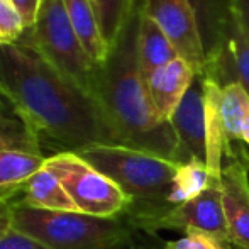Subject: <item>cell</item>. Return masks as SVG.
Returning <instances> with one entry per match:
<instances>
[{"label": "cell", "mask_w": 249, "mask_h": 249, "mask_svg": "<svg viewBox=\"0 0 249 249\" xmlns=\"http://www.w3.org/2000/svg\"><path fill=\"white\" fill-rule=\"evenodd\" d=\"M232 244L226 239H220L205 232H185L175 241H164V249H231Z\"/></svg>", "instance_id": "22"}, {"label": "cell", "mask_w": 249, "mask_h": 249, "mask_svg": "<svg viewBox=\"0 0 249 249\" xmlns=\"http://www.w3.org/2000/svg\"><path fill=\"white\" fill-rule=\"evenodd\" d=\"M46 163L41 153L17 148H0V202L12 203L36 171Z\"/></svg>", "instance_id": "13"}, {"label": "cell", "mask_w": 249, "mask_h": 249, "mask_svg": "<svg viewBox=\"0 0 249 249\" xmlns=\"http://www.w3.org/2000/svg\"><path fill=\"white\" fill-rule=\"evenodd\" d=\"M12 114H17L16 108H14L12 104L5 99V95L0 92V115H12ZM17 115H19V114H17Z\"/></svg>", "instance_id": "28"}, {"label": "cell", "mask_w": 249, "mask_h": 249, "mask_svg": "<svg viewBox=\"0 0 249 249\" xmlns=\"http://www.w3.org/2000/svg\"><path fill=\"white\" fill-rule=\"evenodd\" d=\"M219 110L229 141L232 144H244L241 141V132L244 122L249 117V93L237 83L220 89Z\"/></svg>", "instance_id": "19"}, {"label": "cell", "mask_w": 249, "mask_h": 249, "mask_svg": "<svg viewBox=\"0 0 249 249\" xmlns=\"http://www.w3.org/2000/svg\"><path fill=\"white\" fill-rule=\"evenodd\" d=\"M220 192L231 244L249 249V153L244 144L224 160Z\"/></svg>", "instance_id": "8"}, {"label": "cell", "mask_w": 249, "mask_h": 249, "mask_svg": "<svg viewBox=\"0 0 249 249\" xmlns=\"http://www.w3.org/2000/svg\"><path fill=\"white\" fill-rule=\"evenodd\" d=\"M197 75L194 66L178 56L146 78L149 97L161 119L170 121Z\"/></svg>", "instance_id": "12"}, {"label": "cell", "mask_w": 249, "mask_h": 249, "mask_svg": "<svg viewBox=\"0 0 249 249\" xmlns=\"http://www.w3.org/2000/svg\"><path fill=\"white\" fill-rule=\"evenodd\" d=\"M65 5L68 10L70 22L83 50L97 66L102 65L107 59L108 46L102 34L93 0H65Z\"/></svg>", "instance_id": "14"}, {"label": "cell", "mask_w": 249, "mask_h": 249, "mask_svg": "<svg viewBox=\"0 0 249 249\" xmlns=\"http://www.w3.org/2000/svg\"><path fill=\"white\" fill-rule=\"evenodd\" d=\"M10 229V203L0 202V237Z\"/></svg>", "instance_id": "27"}, {"label": "cell", "mask_w": 249, "mask_h": 249, "mask_svg": "<svg viewBox=\"0 0 249 249\" xmlns=\"http://www.w3.org/2000/svg\"><path fill=\"white\" fill-rule=\"evenodd\" d=\"M142 0H138L107 59L97 66L92 97L107 127L110 144L144 151L181 164L178 139L170 121L160 117L138 59Z\"/></svg>", "instance_id": "2"}, {"label": "cell", "mask_w": 249, "mask_h": 249, "mask_svg": "<svg viewBox=\"0 0 249 249\" xmlns=\"http://www.w3.org/2000/svg\"><path fill=\"white\" fill-rule=\"evenodd\" d=\"M0 249H44L41 244L33 241L31 237L17 232L10 227L2 237H0Z\"/></svg>", "instance_id": "24"}, {"label": "cell", "mask_w": 249, "mask_h": 249, "mask_svg": "<svg viewBox=\"0 0 249 249\" xmlns=\"http://www.w3.org/2000/svg\"><path fill=\"white\" fill-rule=\"evenodd\" d=\"M99 16L100 29L108 50L117 41L121 31L131 17L138 0H93Z\"/></svg>", "instance_id": "20"}, {"label": "cell", "mask_w": 249, "mask_h": 249, "mask_svg": "<svg viewBox=\"0 0 249 249\" xmlns=\"http://www.w3.org/2000/svg\"><path fill=\"white\" fill-rule=\"evenodd\" d=\"M142 12L160 26L178 56L200 73L205 66V51L198 20L190 0H142Z\"/></svg>", "instance_id": "7"}, {"label": "cell", "mask_w": 249, "mask_h": 249, "mask_svg": "<svg viewBox=\"0 0 249 249\" xmlns=\"http://www.w3.org/2000/svg\"><path fill=\"white\" fill-rule=\"evenodd\" d=\"M0 92L41 149L50 146L58 154L110 144L95 99L24 39L0 46Z\"/></svg>", "instance_id": "1"}, {"label": "cell", "mask_w": 249, "mask_h": 249, "mask_svg": "<svg viewBox=\"0 0 249 249\" xmlns=\"http://www.w3.org/2000/svg\"><path fill=\"white\" fill-rule=\"evenodd\" d=\"M26 27L10 0H0V46L20 43Z\"/></svg>", "instance_id": "21"}, {"label": "cell", "mask_w": 249, "mask_h": 249, "mask_svg": "<svg viewBox=\"0 0 249 249\" xmlns=\"http://www.w3.org/2000/svg\"><path fill=\"white\" fill-rule=\"evenodd\" d=\"M198 20L205 58L219 46L220 37L232 19V0H190Z\"/></svg>", "instance_id": "17"}, {"label": "cell", "mask_w": 249, "mask_h": 249, "mask_svg": "<svg viewBox=\"0 0 249 249\" xmlns=\"http://www.w3.org/2000/svg\"><path fill=\"white\" fill-rule=\"evenodd\" d=\"M108 177L127 198L122 215L138 231L160 232V224L177 207L170 202L178 163L144 151L114 144H92L76 151Z\"/></svg>", "instance_id": "3"}, {"label": "cell", "mask_w": 249, "mask_h": 249, "mask_svg": "<svg viewBox=\"0 0 249 249\" xmlns=\"http://www.w3.org/2000/svg\"><path fill=\"white\" fill-rule=\"evenodd\" d=\"M180 231V232H205L229 241L226 213L222 205L220 183L207 188L198 197L173 209L160 224V231ZM231 243V241H229Z\"/></svg>", "instance_id": "11"}, {"label": "cell", "mask_w": 249, "mask_h": 249, "mask_svg": "<svg viewBox=\"0 0 249 249\" xmlns=\"http://www.w3.org/2000/svg\"><path fill=\"white\" fill-rule=\"evenodd\" d=\"M10 2H12V5L19 12L26 31L33 29L36 26L37 19H39L41 7H43L44 0H10Z\"/></svg>", "instance_id": "23"}, {"label": "cell", "mask_w": 249, "mask_h": 249, "mask_svg": "<svg viewBox=\"0 0 249 249\" xmlns=\"http://www.w3.org/2000/svg\"><path fill=\"white\" fill-rule=\"evenodd\" d=\"M200 73L219 89L237 83L249 93V34L234 12L219 46L207 58Z\"/></svg>", "instance_id": "9"}, {"label": "cell", "mask_w": 249, "mask_h": 249, "mask_svg": "<svg viewBox=\"0 0 249 249\" xmlns=\"http://www.w3.org/2000/svg\"><path fill=\"white\" fill-rule=\"evenodd\" d=\"M177 58L178 53L166 34L153 19H149L142 12L138 33V59L144 80L158 68L168 65Z\"/></svg>", "instance_id": "16"}, {"label": "cell", "mask_w": 249, "mask_h": 249, "mask_svg": "<svg viewBox=\"0 0 249 249\" xmlns=\"http://www.w3.org/2000/svg\"><path fill=\"white\" fill-rule=\"evenodd\" d=\"M170 124L177 134L183 163H188V161L205 163L207 110L202 73L195 76L183 100L180 102L177 110L171 115Z\"/></svg>", "instance_id": "10"}, {"label": "cell", "mask_w": 249, "mask_h": 249, "mask_svg": "<svg viewBox=\"0 0 249 249\" xmlns=\"http://www.w3.org/2000/svg\"><path fill=\"white\" fill-rule=\"evenodd\" d=\"M12 203H22V205L43 210H70V212H78L73 200L70 198L65 187L59 181V178L53 173L46 164L29 178L22 194H20L19 202Z\"/></svg>", "instance_id": "15"}, {"label": "cell", "mask_w": 249, "mask_h": 249, "mask_svg": "<svg viewBox=\"0 0 249 249\" xmlns=\"http://www.w3.org/2000/svg\"><path fill=\"white\" fill-rule=\"evenodd\" d=\"M10 227L44 249H129L134 226L124 215L95 217L10 203Z\"/></svg>", "instance_id": "4"}, {"label": "cell", "mask_w": 249, "mask_h": 249, "mask_svg": "<svg viewBox=\"0 0 249 249\" xmlns=\"http://www.w3.org/2000/svg\"><path fill=\"white\" fill-rule=\"evenodd\" d=\"M44 164L59 178L78 212L95 217L124 213L127 198L121 188L76 153L51 154L46 156Z\"/></svg>", "instance_id": "6"}, {"label": "cell", "mask_w": 249, "mask_h": 249, "mask_svg": "<svg viewBox=\"0 0 249 249\" xmlns=\"http://www.w3.org/2000/svg\"><path fill=\"white\" fill-rule=\"evenodd\" d=\"M61 75L92 95L97 65L83 50L70 22L65 0H44L39 19L22 37Z\"/></svg>", "instance_id": "5"}, {"label": "cell", "mask_w": 249, "mask_h": 249, "mask_svg": "<svg viewBox=\"0 0 249 249\" xmlns=\"http://www.w3.org/2000/svg\"><path fill=\"white\" fill-rule=\"evenodd\" d=\"M217 183H220V178L213 177L205 163H200V161L181 163L178 164V171L175 175L170 202L175 207L183 205Z\"/></svg>", "instance_id": "18"}, {"label": "cell", "mask_w": 249, "mask_h": 249, "mask_svg": "<svg viewBox=\"0 0 249 249\" xmlns=\"http://www.w3.org/2000/svg\"><path fill=\"white\" fill-rule=\"evenodd\" d=\"M232 12L249 34V0H232Z\"/></svg>", "instance_id": "26"}, {"label": "cell", "mask_w": 249, "mask_h": 249, "mask_svg": "<svg viewBox=\"0 0 249 249\" xmlns=\"http://www.w3.org/2000/svg\"><path fill=\"white\" fill-rule=\"evenodd\" d=\"M129 249H164V241H161L158 234L138 231L129 244Z\"/></svg>", "instance_id": "25"}]
</instances>
